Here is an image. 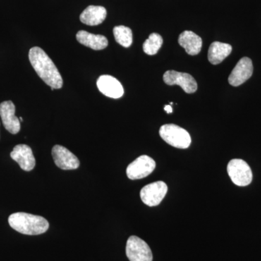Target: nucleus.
<instances>
[{
	"mask_svg": "<svg viewBox=\"0 0 261 261\" xmlns=\"http://www.w3.org/2000/svg\"><path fill=\"white\" fill-rule=\"evenodd\" d=\"M126 256L130 261H152V250L143 240L130 236L127 240Z\"/></svg>",
	"mask_w": 261,
	"mask_h": 261,
	"instance_id": "39448f33",
	"label": "nucleus"
},
{
	"mask_svg": "<svg viewBox=\"0 0 261 261\" xmlns=\"http://www.w3.org/2000/svg\"><path fill=\"white\" fill-rule=\"evenodd\" d=\"M76 39L81 44L94 50L104 49L108 44V39L104 36L90 34L86 31L77 33Z\"/></svg>",
	"mask_w": 261,
	"mask_h": 261,
	"instance_id": "2eb2a0df",
	"label": "nucleus"
},
{
	"mask_svg": "<svg viewBox=\"0 0 261 261\" xmlns=\"http://www.w3.org/2000/svg\"><path fill=\"white\" fill-rule=\"evenodd\" d=\"M253 65L251 59L247 57L241 58L228 77V83L233 87H238L245 83L252 76Z\"/></svg>",
	"mask_w": 261,
	"mask_h": 261,
	"instance_id": "9d476101",
	"label": "nucleus"
},
{
	"mask_svg": "<svg viewBox=\"0 0 261 261\" xmlns=\"http://www.w3.org/2000/svg\"><path fill=\"white\" fill-rule=\"evenodd\" d=\"M54 162L62 170H75L80 166V161L74 154L63 146L57 145L51 149Z\"/></svg>",
	"mask_w": 261,
	"mask_h": 261,
	"instance_id": "1a4fd4ad",
	"label": "nucleus"
},
{
	"mask_svg": "<svg viewBox=\"0 0 261 261\" xmlns=\"http://www.w3.org/2000/svg\"><path fill=\"white\" fill-rule=\"evenodd\" d=\"M228 176L234 185L245 187L250 185L252 180V173L250 166L241 159H233L227 166Z\"/></svg>",
	"mask_w": 261,
	"mask_h": 261,
	"instance_id": "20e7f679",
	"label": "nucleus"
},
{
	"mask_svg": "<svg viewBox=\"0 0 261 261\" xmlns=\"http://www.w3.org/2000/svg\"><path fill=\"white\" fill-rule=\"evenodd\" d=\"M163 81L169 86H180L186 93H194L197 89V82L189 73H181L176 70H168L163 75Z\"/></svg>",
	"mask_w": 261,
	"mask_h": 261,
	"instance_id": "6e6552de",
	"label": "nucleus"
},
{
	"mask_svg": "<svg viewBox=\"0 0 261 261\" xmlns=\"http://www.w3.org/2000/svg\"><path fill=\"white\" fill-rule=\"evenodd\" d=\"M19 120H20V121L21 122L23 121V118H21V117H20V118H19Z\"/></svg>",
	"mask_w": 261,
	"mask_h": 261,
	"instance_id": "412c9836",
	"label": "nucleus"
},
{
	"mask_svg": "<svg viewBox=\"0 0 261 261\" xmlns=\"http://www.w3.org/2000/svg\"><path fill=\"white\" fill-rule=\"evenodd\" d=\"M163 38L159 34L152 33L143 44V50L149 56H154L162 47Z\"/></svg>",
	"mask_w": 261,
	"mask_h": 261,
	"instance_id": "6ab92c4d",
	"label": "nucleus"
},
{
	"mask_svg": "<svg viewBox=\"0 0 261 261\" xmlns=\"http://www.w3.org/2000/svg\"><path fill=\"white\" fill-rule=\"evenodd\" d=\"M8 223L15 231L27 235L42 234L47 231L49 226L47 220L42 216L23 212L10 215Z\"/></svg>",
	"mask_w": 261,
	"mask_h": 261,
	"instance_id": "f03ea898",
	"label": "nucleus"
},
{
	"mask_svg": "<svg viewBox=\"0 0 261 261\" xmlns=\"http://www.w3.org/2000/svg\"><path fill=\"white\" fill-rule=\"evenodd\" d=\"M168 192V187L162 181L153 182L146 185L140 192L142 202L149 207L159 205Z\"/></svg>",
	"mask_w": 261,
	"mask_h": 261,
	"instance_id": "0eeeda50",
	"label": "nucleus"
},
{
	"mask_svg": "<svg viewBox=\"0 0 261 261\" xmlns=\"http://www.w3.org/2000/svg\"><path fill=\"white\" fill-rule=\"evenodd\" d=\"M115 39L118 44L124 47H129L133 42V34L128 27L118 25L113 29Z\"/></svg>",
	"mask_w": 261,
	"mask_h": 261,
	"instance_id": "a211bd4d",
	"label": "nucleus"
},
{
	"mask_svg": "<svg viewBox=\"0 0 261 261\" xmlns=\"http://www.w3.org/2000/svg\"><path fill=\"white\" fill-rule=\"evenodd\" d=\"M160 136L168 145L179 149H187L191 145L192 139L187 130L175 124L161 127Z\"/></svg>",
	"mask_w": 261,
	"mask_h": 261,
	"instance_id": "7ed1b4c3",
	"label": "nucleus"
},
{
	"mask_svg": "<svg viewBox=\"0 0 261 261\" xmlns=\"http://www.w3.org/2000/svg\"><path fill=\"white\" fill-rule=\"evenodd\" d=\"M178 44L185 49L187 54L196 56L199 54L202 49V40L200 37L190 32L185 31L178 37Z\"/></svg>",
	"mask_w": 261,
	"mask_h": 261,
	"instance_id": "4468645a",
	"label": "nucleus"
},
{
	"mask_svg": "<svg viewBox=\"0 0 261 261\" xmlns=\"http://www.w3.org/2000/svg\"><path fill=\"white\" fill-rule=\"evenodd\" d=\"M10 157L18 163L20 168L25 171H31L36 166V160L32 149L27 145L15 146L10 153Z\"/></svg>",
	"mask_w": 261,
	"mask_h": 261,
	"instance_id": "f8f14e48",
	"label": "nucleus"
},
{
	"mask_svg": "<svg viewBox=\"0 0 261 261\" xmlns=\"http://www.w3.org/2000/svg\"><path fill=\"white\" fill-rule=\"evenodd\" d=\"M156 163L152 158L141 155L130 163L126 168V174L132 180L141 179L151 174L155 168Z\"/></svg>",
	"mask_w": 261,
	"mask_h": 261,
	"instance_id": "423d86ee",
	"label": "nucleus"
},
{
	"mask_svg": "<svg viewBox=\"0 0 261 261\" xmlns=\"http://www.w3.org/2000/svg\"><path fill=\"white\" fill-rule=\"evenodd\" d=\"M15 113V105L12 101H5L0 104V116L3 125L13 135H16L20 129V121Z\"/></svg>",
	"mask_w": 261,
	"mask_h": 261,
	"instance_id": "9b49d317",
	"label": "nucleus"
},
{
	"mask_svg": "<svg viewBox=\"0 0 261 261\" xmlns=\"http://www.w3.org/2000/svg\"><path fill=\"white\" fill-rule=\"evenodd\" d=\"M97 85L101 93L113 99H118L124 93L121 84L111 75H101L98 79Z\"/></svg>",
	"mask_w": 261,
	"mask_h": 261,
	"instance_id": "ddd939ff",
	"label": "nucleus"
},
{
	"mask_svg": "<svg viewBox=\"0 0 261 261\" xmlns=\"http://www.w3.org/2000/svg\"><path fill=\"white\" fill-rule=\"evenodd\" d=\"M232 51V47L225 43L215 42L211 44L207 58L211 64L218 65L224 61Z\"/></svg>",
	"mask_w": 261,
	"mask_h": 261,
	"instance_id": "f3484780",
	"label": "nucleus"
},
{
	"mask_svg": "<svg viewBox=\"0 0 261 261\" xmlns=\"http://www.w3.org/2000/svg\"><path fill=\"white\" fill-rule=\"evenodd\" d=\"M29 57L33 68L44 83L49 85L51 88H62L63 81L61 73L50 58L42 48H32L29 51Z\"/></svg>",
	"mask_w": 261,
	"mask_h": 261,
	"instance_id": "f257e3e1",
	"label": "nucleus"
},
{
	"mask_svg": "<svg viewBox=\"0 0 261 261\" xmlns=\"http://www.w3.org/2000/svg\"><path fill=\"white\" fill-rule=\"evenodd\" d=\"M164 110L168 114L173 112L172 107H171V105H167V106H165Z\"/></svg>",
	"mask_w": 261,
	"mask_h": 261,
	"instance_id": "aec40b11",
	"label": "nucleus"
},
{
	"mask_svg": "<svg viewBox=\"0 0 261 261\" xmlns=\"http://www.w3.org/2000/svg\"><path fill=\"white\" fill-rule=\"evenodd\" d=\"M106 16L107 11L104 7L90 5L81 14L80 20L88 25H97L106 20Z\"/></svg>",
	"mask_w": 261,
	"mask_h": 261,
	"instance_id": "dca6fc26",
	"label": "nucleus"
}]
</instances>
